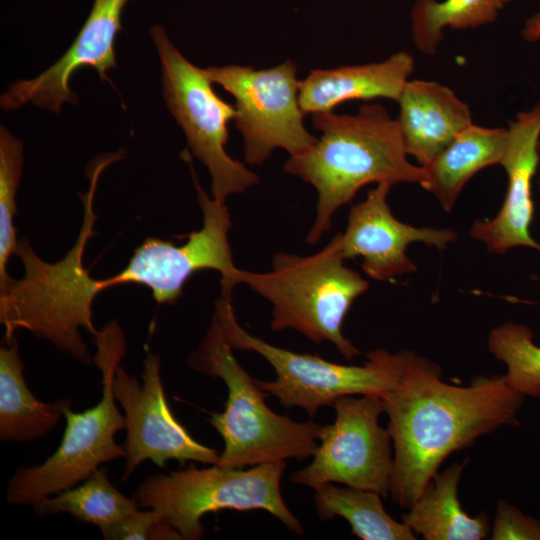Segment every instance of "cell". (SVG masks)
<instances>
[{
  "label": "cell",
  "mask_w": 540,
  "mask_h": 540,
  "mask_svg": "<svg viewBox=\"0 0 540 540\" xmlns=\"http://www.w3.org/2000/svg\"><path fill=\"white\" fill-rule=\"evenodd\" d=\"M507 131L500 162L508 178L505 199L494 218L473 223L470 235L499 255L518 246L540 252V244L530 234L534 215L532 180L540 164V102L519 113Z\"/></svg>",
  "instance_id": "16"
},
{
  "label": "cell",
  "mask_w": 540,
  "mask_h": 540,
  "mask_svg": "<svg viewBox=\"0 0 540 540\" xmlns=\"http://www.w3.org/2000/svg\"><path fill=\"white\" fill-rule=\"evenodd\" d=\"M162 523L161 516L153 509L137 510L118 524L102 532L105 540L155 539L156 531Z\"/></svg>",
  "instance_id": "28"
},
{
  "label": "cell",
  "mask_w": 540,
  "mask_h": 540,
  "mask_svg": "<svg viewBox=\"0 0 540 540\" xmlns=\"http://www.w3.org/2000/svg\"><path fill=\"white\" fill-rule=\"evenodd\" d=\"M396 118L408 155L427 166L472 124L469 106L449 87L428 80H408L397 100Z\"/></svg>",
  "instance_id": "17"
},
{
  "label": "cell",
  "mask_w": 540,
  "mask_h": 540,
  "mask_svg": "<svg viewBox=\"0 0 540 540\" xmlns=\"http://www.w3.org/2000/svg\"><path fill=\"white\" fill-rule=\"evenodd\" d=\"M150 33L161 61L165 103L186 135L192 154L208 168L213 198L225 202L228 195L257 184V175L225 151L227 125L235 118V107L214 92L205 69L190 63L164 28L152 26Z\"/></svg>",
  "instance_id": "9"
},
{
  "label": "cell",
  "mask_w": 540,
  "mask_h": 540,
  "mask_svg": "<svg viewBox=\"0 0 540 540\" xmlns=\"http://www.w3.org/2000/svg\"><path fill=\"white\" fill-rule=\"evenodd\" d=\"M123 158V151L96 159L87 170L90 186L80 197L84 206L81 230L74 246L63 259L48 263L34 252L26 238L18 241L16 255L24 265L20 280L9 279L0 286V322L5 337L25 329L35 337L52 343L63 354L84 365L93 363L80 328L94 337L98 330L92 321V304L101 292L98 279L83 265V252L94 234L96 215L94 195L102 171Z\"/></svg>",
  "instance_id": "3"
},
{
  "label": "cell",
  "mask_w": 540,
  "mask_h": 540,
  "mask_svg": "<svg viewBox=\"0 0 540 540\" xmlns=\"http://www.w3.org/2000/svg\"><path fill=\"white\" fill-rule=\"evenodd\" d=\"M465 463H453L437 472L402 522L426 540H481L490 534L488 516H470L458 499V484Z\"/></svg>",
  "instance_id": "21"
},
{
  "label": "cell",
  "mask_w": 540,
  "mask_h": 540,
  "mask_svg": "<svg viewBox=\"0 0 540 540\" xmlns=\"http://www.w3.org/2000/svg\"><path fill=\"white\" fill-rule=\"evenodd\" d=\"M203 225L188 234L182 245L148 237L138 246L127 266L118 274L99 279L101 291L125 283L149 287L154 300L174 304L185 282L195 272L215 270L221 274V296L232 297L238 268L233 263L228 233L232 225L225 202L210 198L193 175Z\"/></svg>",
  "instance_id": "11"
},
{
  "label": "cell",
  "mask_w": 540,
  "mask_h": 540,
  "mask_svg": "<svg viewBox=\"0 0 540 540\" xmlns=\"http://www.w3.org/2000/svg\"><path fill=\"white\" fill-rule=\"evenodd\" d=\"M314 503L322 520L339 516L351 526L352 533L362 540H413L414 532L403 522L393 519L384 509L381 495L369 490L332 483L315 489Z\"/></svg>",
  "instance_id": "23"
},
{
  "label": "cell",
  "mask_w": 540,
  "mask_h": 540,
  "mask_svg": "<svg viewBox=\"0 0 540 540\" xmlns=\"http://www.w3.org/2000/svg\"><path fill=\"white\" fill-rule=\"evenodd\" d=\"M23 166V146L3 125L0 126V286L8 279L7 262L16 254L18 240L14 227L16 193Z\"/></svg>",
  "instance_id": "26"
},
{
  "label": "cell",
  "mask_w": 540,
  "mask_h": 540,
  "mask_svg": "<svg viewBox=\"0 0 540 540\" xmlns=\"http://www.w3.org/2000/svg\"><path fill=\"white\" fill-rule=\"evenodd\" d=\"M97 351L93 363L101 373L102 395L84 412L64 410L66 426L56 451L42 464L18 468L7 486L11 504L34 505L45 497L86 480L100 464L126 456L115 441L126 429L125 416L116 406L114 374L126 352L125 335L116 320L107 323L93 337Z\"/></svg>",
  "instance_id": "6"
},
{
  "label": "cell",
  "mask_w": 540,
  "mask_h": 540,
  "mask_svg": "<svg viewBox=\"0 0 540 540\" xmlns=\"http://www.w3.org/2000/svg\"><path fill=\"white\" fill-rule=\"evenodd\" d=\"M490 352L507 367V384L523 396L540 397V346L532 330L523 324L506 322L489 334Z\"/></svg>",
  "instance_id": "25"
},
{
  "label": "cell",
  "mask_w": 540,
  "mask_h": 540,
  "mask_svg": "<svg viewBox=\"0 0 540 540\" xmlns=\"http://www.w3.org/2000/svg\"><path fill=\"white\" fill-rule=\"evenodd\" d=\"M127 0H94L83 27L66 53L38 76L9 85L0 97L3 110H15L28 103L57 114L63 103L75 104L70 78L79 69L91 67L102 80L116 67L115 40L121 29V14Z\"/></svg>",
  "instance_id": "15"
},
{
  "label": "cell",
  "mask_w": 540,
  "mask_h": 540,
  "mask_svg": "<svg viewBox=\"0 0 540 540\" xmlns=\"http://www.w3.org/2000/svg\"><path fill=\"white\" fill-rule=\"evenodd\" d=\"M344 260L337 233L313 255L275 254L269 272L238 269L234 283L248 285L272 304L271 330L293 329L315 344L329 342L351 361L360 351L345 337L343 322L369 282Z\"/></svg>",
  "instance_id": "5"
},
{
  "label": "cell",
  "mask_w": 540,
  "mask_h": 540,
  "mask_svg": "<svg viewBox=\"0 0 540 540\" xmlns=\"http://www.w3.org/2000/svg\"><path fill=\"white\" fill-rule=\"evenodd\" d=\"M139 507L134 497H126L111 483L105 467H98L82 484L34 504L33 511L37 516L68 513L81 522L98 526L102 533Z\"/></svg>",
  "instance_id": "22"
},
{
  "label": "cell",
  "mask_w": 540,
  "mask_h": 540,
  "mask_svg": "<svg viewBox=\"0 0 540 540\" xmlns=\"http://www.w3.org/2000/svg\"><path fill=\"white\" fill-rule=\"evenodd\" d=\"M521 35L528 42L540 41V12L525 21Z\"/></svg>",
  "instance_id": "29"
},
{
  "label": "cell",
  "mask_w": 540,
  "mask_h": 540,
  "mask_svg": "<svg viewBox=\"0 0 540 540\" xmlns=\"http://www.w3.org/2000/svg\"><path fill=\"white\" fill-rule=\"evenodd\" d=\"M24 363L14 336L3 337L0 347V440L28 442L53 429L71 399L38 400L24 378Z\"/></svg>",
  "instance_id": "19"
},
{
  "label": "cell",
  "mask_w": 540,
  "mask_h": 540,
  "mask_svg": "<svg viewBox=\"0 0 540 540\" xmlns=\"http://www.w3.org/2000/svg\"><path fill=\"white\" fill-rule=\"evenodd\" d=\"M226 341L215 314L207 333L188 358V366L227 387L223 412L208 419L224 440L218 466L245 468L313 456L326 425L296 422L272 411L265 402L269 395L239 364Z\"/></svg>",
  "instance_id": "4"
},
{
  "label": "cell",
  "mask_w": 540,
  "mask_h": 540,
  "mask_svg": "<svg viewBox=\"0 0 540 540\" xmlns=\"http://www.w3.org/2000/svg\"><path fill=\"white\" fill-rule=\"evenodd\" d=\"M336 416L326 425L312 462L289 477L293 483L313 489L326 483L390 494L393 474L391 437L378 419L384 412L377 395H352L336 399Z\"/></svg>",
  "instance_id": "12"
},
{
  "label": "cell",
  "mask_w": 540,
  "mask_h": 540,
  "mask_svg": "<svg viewBox=\"0 0 540 540\" xmlns=\"http://www.w3.org/2000/svg\"><path fill=\"white\" fill-rule=\"evenodd\" d=\"M205 71L235 99L234 120L244 139L247 164L262 165L276 148L298 155L317 142L304 126L300 82L291 60L262 70L228 65Z\"/></svg>",
  "instance_id": "10"
},
{
  "label": "cell",
  "mask_w": 540,
  "mask_h": 540,
  "mask_svg": "<svg viewBox=\"0 0 540 540\" xmlns=\"http://www.w3.org/2000/svg\"><path fill=\"white\" fill-rule=\"evenodd\" d=\"M381 399L394 445L390 495L409 509L450 454L518 425L524 396L500 375L478 376L469 386L445 383L438 365L411 352L399 382Z\"/></svg>",
  "instance_id": "1"
},
{
  "label": "cell",
  "mask_w": 540,
  "mask_h": 540,
  "mask_svg": "<svg viewBox=\"0 0 540 540\" xmlns=\"http://www.w3.org/2000/svg\"><path fill=\"white\" fill-rule=\"evenodd\" d=\"M514 0H417L411 11L414 46L425 55L436 53L444 29L465 30L496 21Z\"/></svg>",
  "instance_id": "24"
},
{
  "label": "cell",
  "mask_w": 540,
  "mask_h": 540,
  "mask_svg": "<svg viewBox=\"0 0 540 540\" xmlns=\"http://www.w3.org/2000/svg\"><path fill=\"white\" fill-rule=\"evenodd\" d=\"M232 299L220 296L215 303L224 337L233 349L253 351L261 355L274 369L276 379L257 385L277 397L285 408L299 407L311 418L323 406H331L342 396H382L399 382L411 351L390 353L376 349L366 354L360 366L338 364L317 354L297 353L274 346L249 334L237 321Z\"/></svg>",
  "instance_id": "8"
},
{
  "label": "cell",
  "mask_w": 540,
  "mask_h": 540,
  "mask_svg": "<svg viewBox=\"0 0 540 540\" xmlns=\"http://www.w3.org/2000/svg\"><path fill=\"white\" fill-rule=\"evenodd\" d=\"M415 61L406 51L384 61L334 69H314L299 83V104L304 114L332 112L352 100H398Z\"/></svg>",
  "instance_id": "18"
},
{
  "label": "cell",
  "mask_w": 540,
  "mask_h": 540,
  "mask_svg": "<svg viewBox=\"0 0 540 540\" xmlns=\"http://www.w3.org/2000/svg\"><path fill=\"white\" fill-rule=\"evenodd\" d=\"M285 460L244 468L218 465L186 469L144 479L133 497L142 508L159 513L162 522L184 540L201 539V518L223 509H262L280 520L290 531L302 535L304 528L289 510L281 494Z\"/></svg>",
  "instance_id": "7"
},
{
  "label": "cell",
  "mask_w": 540,
  "mask_h": 540,
  "mask_svg": "<svg viewBox=\"0 0 540 540\" xmlns=\"http://www.w3.org/2000/svg\"><path fill=\"white\" fill-rule=\"evenodd\" d=\"M507 136V128L470 124L424 166L428 177L422 187L437 198L445 211H450L471 177L488 166L500 164Z\"/></svg>",
  "instance_id": "20"
},
{
  "label": "cell",
  "mask_w": 540,
  "mask_h": 540,
  "mask_svg": "<svg viewBox=\"0 0 540 540\" xmlns=\"http://www.w3.org/2000/svg\"><path fill=\"white\" fill-rule=\"evenodd\" d=\"M143 365L141 384L120 365L113 379V393L126 419L122 481L145 460L159 467L170 459L217 465L218 452L195 440L171 411L160 376V357L146 352Z\"/></svg>",
  "instance_id": "13"
},
{
  "label": "cell",
  "mask_w": 540,
  "mask_h": 540,
  "mask_svg": "<svg viewBox=\"0 0 540 540\" xmlns=\"http://www.w3.org/2000/svg\"><path fill=\"white\" fill-rule=\"evenodd\" d=\"M391 187L386 182L376 184L363 201L351 207L346 229L340 233L344 259L362 257V270L378 281L417 270L406 252L409 244L422 242L444 250L457 239L451 229L415 227L398 220L387 203Z\"/></svg>",
  "instance_id": "14"
},
{
  "label": "cell",
  "mask_w": 540,
  "mask_h": 540,
  "mask_svg": "<svg viewBox=\"0 0 540 540\" xmlns=\"http://www.w3.org/2000/svg\"><path fill=\"white\" fill-rule=\"evenodd\" d=\"M490 536L494 540H540V522L499 501Z\"/></svg>",
  "instance_id": "27"
},
{
  "label": "cell",
  "mask_w": 540,
  "mask_h": 540,
  "mask_svg": "<svg viewBox=\"0 0 540 540\" xmlns=\"http://www.w3.org/2000/svg\"><path fill=\"white\" fill-rule=\"evenodd\" d=\"M538 150H539V154H540V140H539V144H538ZM539 172H540V164H539ZM539 189H540V178H539Z\"/></svg>",
  "instance_id": "30"
},
{
  "label": "cell",
  "mask_w": 540,
  "mask_h": 540,
  "mask_svg": "<svg viewBox=\"0 0 540 540\" xmlns=\"http://www.w3.org/2000/svg\"><path fill=\"white\" fill-rule=\"evenodd\" d=\"M322 136L307 151L290 156L284 170L317 192L316 215L306 241L316 244L331 228L332 216L370 183H417L427 180L424 166L407 156L396 119L380 104H365L355 115L314 113Z\"/></svg>",
  "instance_id": "2"
}]
</instances>
